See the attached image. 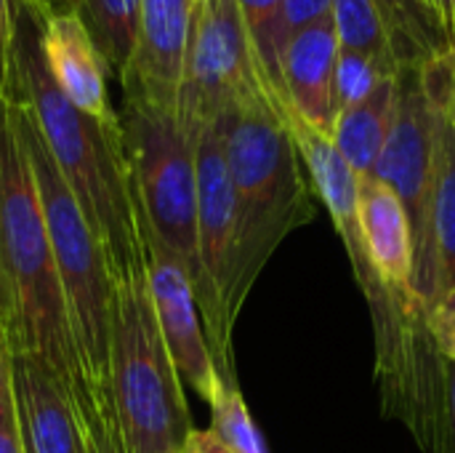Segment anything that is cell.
<instances>
[{"label":"cell","mask_w":455,"mask_h":453,"mask_svg":"<svg viewBox=\"0 0 455 453\" xmlns=\"http://www.w3.org/2000/svg\"><path fill=\"white\" fill-rule=\"evenodd\" d=\"M283 120L317 198L331 211L365 296L373 326V376L381 411L387 419L400 422L421 451L440 453L448 390L445 358L432 334V310L413 286H397L376 267L357 224V174L336 150L333 139L301 120L291 107L283 109Z\"/></svg>","instance_id":"obj_1"},{"label":"cell","mask_w":455,"mask_h":453,"mask_svg":"<svg viewBox=\"0 0 455 453\" xmlns=\"http://www.w3.org/2000/svg\"><path fill=\"white\" fill-rule=\"evenodd\" d=\"M40 16L43 11L32 0H5L0 88L32 115L96 235L112 280L139 275L147 270L144 219L133 192L123 123L93 120L59 91L40 51Z\"/></svg>","instance_id":"obj_2"},{"label":"cell","mask_w":455,"mask_h":453,"mask_svg":"<svg viewBox=\"0 0 455 453\" xmlns=\"http://www.w3.org/2000/svg\"><path fill=\"white\" fill-rule=\"evenodd\" d=\"M0 326L13 355L40 363L61 390L83 379L67 320L48 232L19 142L8 96L0 88Z\"/></svg>","instance_id":"obj_3"},{"label":"cell","mask_w":455,"mask_h":453,"mask_svg":"<svg viewBox=\"0 0 455 453\" xmlns=\"http://www.w3.org/2000/svg\"><path fill=\"white\" fill-rule=\"evenodd\" d=\"M285 101L267 96L219 117L235 187L237 230L229 280V320L237 315L277 246L315 219V187L283 120Z\"/></svg>","instance_id":"obj_4"},{"label":"cell","mask_w":455,"mask_h":453,"mask_svg":"<svg viewBox=\"0 0 455 453\" xmlns=\"http://www.w3.org/2000/svg\"><path fill=\"white\" fill-rule=\"evenodd\" d=\"M109 390L128 453H181L195 433L184 382L149 299L147 270L112 288Z\"/></svg>","instance_id":"obj_5"},{"label":"cell","mask_w":455,"mask_h":453,"mask_svg":"<svg viewBox=\"0 0 455 453\" xmlns=\"http://www.w3.org/2000/svg\"><path fill=\"white\" fill-rule=\"evenodd\" d=\"M8 104L35 179L48 246L83 376L91 384H109V312L115 280L96 243V235L91 232L72 190L59 174L32 115L11 96Z\"/></svg>","instance_id":"obj_6"},{"label":"cell","mask_w":455,"mask_h":453,"mask_svg":"<svg viewBox=\"0 0 455 453\" xmlns=\"http://www.w3.org/2000/svg\"><path fill=\"white\" fill-rule=\"evenodd\" d=\"M123 142L144 227L184 264L195 299L203 291L197 256L195 139L179 112L123 99Z\"/></svg>","instance_id":"obj_7"},{"label":"cell","mask_w":455,"mask_h":453,"mask_svg":"<svg viewBox=\"0 0 455 453\" xmlns=\"http://www.w3.org/2000/svg\"><path fill=\"white\" fill-rule=\"evenodd\" d=\"M440 117L424 96L419 67L397 75V112L389 139L371 176L384 182L408 216L413 243V288L432 310L437 302L435 280V187Z\"/></svg>","instance_id":"obj_8"},{"label":"cell","mask_w":455,"mask_h":453,"mask_svg":"<svg viewBox=\"0 0 455 453\" xmlns=\"http://www.w3.org/2000/svg\"><path fill=\"white\" fill-rule=\"evenodd\" d=\"M267 96L275 93L264 83L237 0H197L181 64V123L195 131L197 125L216 123L235 107Z\"/></svg>","instance_id":"obj_9"},{"label":"cell","mask_w":455,"mask_h":453,"mask_svg":"<svg viewBox=\"0 0 455 453\" xmlns=\"http://www.w3.org/2000/svg\"><path fill=\"white\" fill-rule=\"evenodd\" d=\"M144 254H147V286L157 328L168 347V355L184 382L205 403L219 387V374L211 358L208 336L197 310V299L189 283V275L179 256L163 246L144 227Z\"/></svg>","instance_id":"obj_10"},{"label":"cell","mask_w":455,"mask_h":453,"mask_svg":"<svg viewBox=\"0 0 455 453\" xmlns=\"http://www.w3.org/2000/svg\"><path fill=\"white\" fill-rule=\"evenodd\" d=\"M195 0H141L131 61L120 77L123 99L179 112L181 64Z\"/></svg>","instance_id":"obj_11"},{"label":"cell","mask_w":455,"mask_h":453,"mask_svg":"<svg viewBox=\"0 0 455 453\" xmlns=\"http://www.w3.org/2000/svg\"><path fill=\"white\" fill-rule=\"evenodd\" d=\"M40 51L53 83L77 109L109 125L120 123L107 91V64L77 13H43Z\"/></svg>","instance_id":"obj_12"},{"label":"cell","mask_w":455,"mask_h":453,"mask_svg":"<svg viewBox=\"0 0 455 453\" xmlns=\"http://www.w3.org/2000/svg\"><path fill=\"white\" fill-rule=\"evenodd\" d=\"M339 37L331 19L309 24L288 37L283 53V85L288 107L323 133H333Z\"/></svg>","instance_id":"obj_13"},{"label":"cell","mask_w":455,"mask_h":453,"mask_svg":"<svg viewBox=\"0 0 455 453\" xmlns=\"http://www.w3.org/2000/svg\"><path fill=\"white\" fill-rule=\"evenodd\" d=\"M24 453H80L75 422L61 384L35 360L13 355Z\"/></svg>","instance_id":"obj_14"},{"label":"cell","mask_w":455,"mask_h":453,"mask_svg":"<svg viewBox=\"0 0 455 453\" xmlns=\"http://www.w3.org/2000/svg\"><path fill=\"white\" fill-rule=\"evenodd\" d=\"M357 224L376 267L392 283L413 286V243L408 216L397 195L376 176H357Z\"/></svg>","instance_id":"obj_15"},{"label":"cell","mask_w":455,"mask_h":453,"mask_svg":"<svg viewBox=\"0 0 455 453\" xmlns=\"http://www.w3.org/2000/svg\"><path fill=\"white\" fill-rule=\"evenodd\" d=\"M397 112V77L384 80L371 96L339 112L333 123V144L357 176H371L389 139Z\"/></svg>","instance_id":"obj_16"},{"label":"cell","mask_w":455,"mask_h":453,"mask_svg":"<svg viewBox=\"0 0 455 453\" xmlns=\"http://www.w3.org/2000/svg\"><path fill=\"white\" fill-rule=\"evenodd\" d=\"M400 67H421L451 51L432 0H379Z\"/></svg>","instance_id":"obj_17"},{"label":"cell","mask_w":455,"mask_h":453,"mask_svg":"<svg viewBox=\"0 0 455 453\" xmlns=\"http://www.w3.org/2000/svg\"><path fill=\"white\" fill-rule=\"evenodd\" d=\"M435 280H437V302L455 291V128L445 123H440V139H437Z\"/></svg>","instance_id":"obj_18"},{"label":"cell","mask_w":455,"mask_h":453,"mask_svg":"<svg viewBox=\"0 0 455 453\" xmlns=\"http://www.w3.org/2000/svg\"><path fill=\"white\" fill-rule=\"evenodd\" d=\"M139 5L141 0H80L75 11L96 43L107 72L117 80L123 77L136 45Z\"/></svg>","instance_id":"obj_19"},{"label":"cell","mask_w":455,"mask_h":453,"mask_svg":"<svg viewBox=\"0 0 455 453\" xmlns=\"http://www.w3.org/2000/svg\"><path fill=\"white\" fill-rule=\"evenodd\" d=\"M61 392L72 411L80 453H128L109 384H91L83 376Z\"/></svg>","instance_id":"obj_20"},{"label":"cell","mask_w":455,"mask_h":453,"mask_svg":"<svg viewBox=\"0 0 455 453\" xmlns=\"http://www.w3.org/2000/svg\"><path fill=\"white\" fill-rule=\"evenodd\" d=\"M237 8L251 48L256 53L259 69L264 75V83L280 101H285V85H283V53L288 45L285 0H237Z\"/></svg>","instance_id":"obj_21"},{"label":"cell","mask_w":455,"mask_h":453,"mask_svg":"<svg viewBox=\"0 0 455 453\" xmlns=\"http://www.w3.org/2000/svg\"><path fill=\"white\" fill-rule=\"evenodd\" d=\"M331 21L341 51H360L397 64L379 0H331Z\"/></svg>","instance_id":"obj_22"},{"label":"cell","mask_w":455,"mask_h":453,"mask_svg":"<svg viewBox=\"0 0 455 453\" xmlns=\"http://www.w3.org/2000/svg\"><path fill=\"white\" fill-rule=\"evenodd\" d=\"M211 406V435L229 453H267L264 438L251 419V411L243 400L237 384L219 382Z\"/></svg>","instance_id":"obj_23"},{"label":"cell","mask_w":455,"mask_h":453,"mask_svg":"<svg viewBox=\"0 0 455 453\" xmlns=\"http://www.w3.org/2000/svg\"><path fill=\"white\" fill-rule=\"evenodd\" d=\"M400 64L384 61L360 51H339L336 64V107L339 112L371 96L384 80L400 75ZM339 117V115H336Z\"/></svg>","instance_id":"obj_24"},{"label":"cell","mask_w":455,"mask_h":453,"mask_svg":"<svg viewBox=\"0 0 455 453\" xmlns=\"http://www.w3.org/2000/svg\"><path fill=\"white\" fill-rule=\"evenodd\" d=\"M0 453H24L19 398L13 382V350L0 326Z\"/></svg>","instance_id":"obj_25"},{"label":"cell","mask_w":455,"mask_h":453,"mask_svg":"<svg viewBox=\"0 0 455 453\" xmlns=\"http://www.w3.org/2000/svg\"><path fill=\"white\" fill-rule=\"evenodd\" d=\"M419 80L437 117L455 128V51H445L424 61L419 67Z\"/></svg>","instance_id":"obj_26"},{"label":"cell","mask_w":455,"mask_h":453,"mask_svg":"<svg viewBox=\"0 0 455 453\" xmlns=\"http://www.w3.org/2000/svg\"><path fill=\"white\" fill-rule=\"evenodd\" d=\"M432 334L445 360L455 363V291L443 296L432 310Z\"/></svg>","instance_id":"obj_27"},{"label":"cell","mask_w":455,"mask_h":453,"mask_svg":"<svg viewBox=\"0 0 455 453\" xmlns=\"http://www.w3.org/2000/svg\"><path fill=\"white\" fill-rule=\"evenodd\" d=\"M331 19V0H285V27L288 37L309 24Z\"/></svg>","instance_id":"obj_28"},{"label":"cell","mask_w":455,"mask_h":453,"mask_svg":"<svg viewBox=\"0 0 455 453\" xmlns=\"http://www.w3.org/2000/svg\"><path fill=\"white\" fill-rule=\"evenodd\" d=\"M445 427H443V449L440 453H455V363L445 360Z\"/></svg>","instance_id":"obj_29"},{"label":"cell","mask_w":455,"mask_h":453,"mask_svg":"<svg viewBox=\"0 0 455 453\" xmlns=\"http://www.w3.org/2000/svg\"><path fill=\"white\" fill-rule=\"evenodd\" d=\"M432 5L440 16V24H443L451 51H455V0H432Z\"/></svg>","instance_id":"obj_30"},{"label":"cell","mask_w":455,"mask_h":453,"mask_svg":"<svg viewBox=\"0 0 455 453\" xmlns=\"http://www.w3.org/2000/svg\"><path fill=\"white\" fill-rule=\"evenodd\" d=\"M187 451L189 453H229L208 430H195L187 441Z\"/></svg>","instance_id":"obj_31"},{"label":"cell","mask_w":455,"mask_h":453,"mask_svg":"<svg viewBox=\"0 0 455 453\" xmlns=\"http://www.w3.org/2000/svg\"><path fill=\"white\" fill-rule=\"evenodd\" d=\"M43 13H75L80 0H32Z\"/></svg>","instance_id":"obj_32"},{"label":"cell","mask_w":455,"mask_h":453,"mask_svg":"<svg viewBox=\"0 0 455 453\" xmlns=\"http://www.w3.org/2000/svg\"><path fill=\"white\" fill-rule=\"evenodd\" d=\"M3 45H5V0H0V85H3Z\"/></svg>","instance_id":"obj_33"},{"label":"cell","mask_w":455,"mask_h":453,"mask_svg":"<svg viewBox=\"0 0 455 453\" xmlns=\"http://www.w3.org/2000/svg\"><path fill=\"white\" fill-rule=\"evenodd\" d=\"M181 453H189V451H187V449H184V451H181Z\"/></svg>","instance_id":"obj_34"},{"label":"cell","mask_w":455,"mask_h":453,"mask_svg":"<svg viewBox=\"0 0 455 453\" xmlns=\"http://www.w3.org/2000/svg\"><path fill=\"white\" fill-rule=\"evenodd\" d=\"M195 3H197V0H195Z\"/></svg>","instance_id":"obj_35"}]
</instances>
